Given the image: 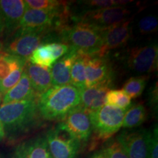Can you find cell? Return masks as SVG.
I'll use <instances>...</instances> for the list:
<instances>
[{
    "label": "cell",
    "mask_w": 158,
    "mask_h": 158,
    "mask_svg": "<svg viewBox=\"0 0 158 158\" xmlns=\"http://www.w3.org/2000/svg\"><path fill=\"white\" fill-rule=\"evenodd\" d=\"M70 133L81 144L87 143L92 134L89 112L78 106L71 110L61 121Z\"/></svg>",
    "instance_id": "cell-10"
},
{
    "label": "cell",
    "mask_w": 158,
    "mask_h": 158,
    "mask_svg": "<svg viewBox=\"0 0 158 158\" xmlns=\"http://www.w3.org/2000/svg\"><path fill=\"white\" fill-rule=\"evenodd\" d=\"M89 158H106V157L102 154L100 150H99V151H97L93 154H92Z\"/></svg>",
    "instance_id": "cell-33"
},
{
    "label": "cell",
    "mask_w": 158,
    "mask_h": 158,
    "mask_svg": "<svg viewBox=\"0 0 158 158\" xmlns=\"http://www.w3.org/2000/svg\"><path fill=\"white\" fill-rule=\"evenodd\" d=\"M81 102V91L73 85L51 86L38 98L40 117L47 121H62Z\"/></svg>",
    "instance_id": "cell-2"
},
{
    "label": "cell",
    "mask_w": 158,
    "mask_h": 158,
    "mask_svg": "<svg viewBox=\"0 0 158 158\" xmlns=\"http://www.w3.org/2000/svg\"><path fill=\"white\" fill-rule=\"evenodd\" d=\"M106 56L94 54L89 56L85 72V87L105 82H112L113 73Z\"/></svg>",
    "instance_id": "cell-12"
},
{
    "label": "cell",
    "mask_w": 158,
    "mask_h": 158,
    "mask_svg": "<svg viewBox=\"0 0 158 158\" xmlns=\"http://www.w3.org/2000/svg\"><path fill=\"white\" fill-rule=\"evenodd\" d=\"M54 32L49 30L18 29L3 45V52L28 60L37 47L54 40Z\"/></svg>",
    "instance_id": "cell-4"
},
{
    "label": "cell",
    "mask_w": 158,
    "mask_h": 158,
    "mask_svg": "<svg viewBox=\"0 0 158 158\" xmlns=\"http://www.w3.org/2000/svg\"><path fill=\"white\" fill-rule=\"evenodd\" d=\"M138 27L141 35L155 33L158 29L157 17L154 15H147L143 16L138 22Z\"/></svg>",
    "instance_id": "cell-27"
},
{
    "label": "cell",
    "mask_w": 158,
    "mask_h": 158,
    "mask_svg": "<svg viewBox=\"0 0 158 158\" xmlns=\"http://www.w3.org/2000/svg\"><path fill=\"white\" fill-rule=\"evenodd\" d=\"M147 118V111L141 103L134 104L126 110L122 127L125 130H132L139 127Z\"/></svg>",
    "instance_id": "cell-19"
},
{
    "label": "cell",
    "mask_w": 158,
    "mask_h": 158,
    "mask_svg": "<svg viewBox=\"0 0 158 158\" xmlns=\"http://www.w3.org/2000/svg\"><path fill=\"white\" fill-rule=\"evenodd\" d=\"M25 67H21L11 73L7 78L0 81V92L2 95H4L6 92H8L11 88H13L22 76Z\"/></svg>",
    "instance_id": "cell-28"
},
{
    "label": "cell",
    "mask_w": 158,
    "mask_h": 158,
    "mask_svg": "<svg viewBox=\"0 0 158 158\" xmlns=\"http://www.w3.org/2000/svg\"><path fill=\"white\" fill-rule=\"evenodd\" d=\"M78 53L79 51L70 47L68 52L53 64L50 68L52 86L70 84L71 68Z\"/></svg>",
    "instance_id": "cell-16"
},
{
    "label": "cell",
    "mask_w": 158,
    "mask_h": 158,
    "mask_svg": "<svg viewBox=\"0 0 158 158\" xmlns=\"http://www.w3.org/2000/svg\"><path fill=\"white\" fill-rule=\"evenodd\" d=\"M130 14V11L124 7L92 9L84 12L78 21L103 29L125 21Z\"/></svg>",
    "instance_id": "cell-9"
},
{
    "label": "cell",
    "mask_w": 158,
    "mask_h": 158,
    "mask_svg": "<svg viewBox=\"0 0 158 158\" xmlns=\"http://www.w3.org/2000/svg\"><path fill=\"white\" fill-rule=\"evenodd\" d=\"M13 158H53L45 135H37L15 147Z\"/></svg>",
    "instance_id": "cell-14"
},
{
    "label": "cell",
    "mask_w": 158,
    "mask_h": 158,
    "mask_svg": "<svg viewBox=\"0 0 158 158\" xmlns=\"http://www.w3.org/2000/svg\"><path fill=\"white\" fill-rule=\"evenodd\" d=\"M130 23L131 21L128 20L108 28L100 29L102 45L98 55L106 56L109 51L119 48L127 44L131 35Z\"/></svg>",
    "instance_id": "cell-11"
},
{
    "label": "cell",
    "mask_w": 158,
    "mask_h": 158,
    "mask_svg": "<svg viewBox=\"0 0 158 158\" xmlns=\"http://www.w3.org/2000/svg\"><path fill=\"white\" fill-rule=\"evenodd\" d=\"M85 5L94 7V9L108 8V7H123L131 1H114V0H91L84 2Z\"/></svg>",
    "instance_id": "cell-29"
},
{
    "label": "cell",
    "mask_w": 158,
    "mask_h": 158,
    "mask_svg": "<svg viewBox=\"0 0 158 158\" xmlns=\"http://www.w3.org/2000/svg\"><path fill=\"white\" fill-rule=\"evenodd\" d=\"M39 97V94L35 92L31 86L28 76L23 70L19 81L4 94L3 98H2V104H7L23 100H35L38 99Z\"/></svg>",
    "instance_id": "cell-17"
},
{
    "label": "cell",
    "mask_w": 158,
    "mask_h": 158,
    "mask_svg": "<svg viewBox=\"0 0 158 158\" xmlns=\"http://www.w3.org/2000/svg\"><path fill=\"white\" fill-rule=\"evenodd\" d=\"M111 86L112 82H105L83 89L79 106L89 112L102 108L106 105V94Z\"/></svg>",
    "instance_id": "cell-15"
},
{
    "label": "cell",
    "mask_w": 158,
    "mask_h": 158,
    "mask_svg": "<svg viewBox=\"0 0 158 158\" xmlns=\"http://www.w3.org/2000/svg\"><path fill=\"white\" fill-rule=\"evenodd\" d=\"M49 48L52 53L53 56L55 60H58L59 58L64 56L68 52L70 46L65 43H62L59 42H51L47 43Z\"/></svg>",
    "instance_id": "cell-31"
},
{
    "label": "cell",
    "mask_w": 158,
    "mask_h": 158,
    "mask_svg": "<svg viewBox=\"0 0 158 158\" xmlns=\"http://www.w3.org/2000/svg\"><path fill=\"white\" fill-rule=\"evenodd\" d=\"M3 43L2 41H0V54L3 52Z\"/></svg>",
    "instance_id": "cell-36"
},
{
    "label": "cell",
    "mask_w": 158,
    "mask_h": 158,
    "mask_svg": "<svg viewBox=\"0 0 158 158\" xmlns=\"http://www.w3.org/2000/svg\"><path fill=\"white\" fill-rule=\"evenodd\" d=\"M106 104L127 110L131 106V98L120 89H110L106 94Z\"/></svg>",
    "instance_id": "cell-25"
},
{
    "label": "cell",
    "mask_w": 158,
    "mask_h": 158,
    "mask_svg": "<svg viewBox=\"0 0 158 158\" xmlns=\"http://www.w3.org/2000/svg\"><path fill=\"white\" fill-rule=\"evenodd\" d=\"M90 56L91 55L79 52L71 68L70 84L80 91L85 88L86 66Z\"/></svg>",
    "instance_id": "cell-20"
},
{
    "label": "cell",
    "mask_w": 158,
    "mask_h": 158,
    "mask_svg": "<svg viewBox=\"0 0 158 158\" xmlns=\"http://www.w3.org/2000/svg\"><path fill=\"white\" fill-rule=\"evenodd\" d=\"M150 130H124L115 139L129 158H149Z\"/></svg>",
    "instance_id": "cell-8"
},
{
    "label": "cell",
    "mask_w": 158,
    "mask_h": 158,
    "mask_svg": "<svg viewBox=\"0 0 158 158\" xmlns=\"http://www.w3.org/2000/svg\"><path fill=\"white\" fill-rule=\"evenodd\" d=\"M45 139L53 158H77L81 144L65 127L62 122L45 133Z\"/></svg>",
    "instance_id": "cell-6"
},
{
    "label": "cell",
    "mask_w": 158,
    "mask_h": 158,
    "mask_svg": "<svg viewBox=\"0 0 158 158\" xmlns=\"http://www.w3.org/2000/svg\"><path fill=\"white\" fill-rule=\"evenodd\" d=\"M149 158H158V133L157 126L150 130V138L149 142Z\"/></svg>",
    "instance_id": "cell-30"
},
{
    "label": "cell",
    "mask_w": 158,
    "mask_h": 158,
    "mask_svg": "<svg viewBox=\"0 0 158 158\" xmlns=\"http://www.w3.org/2000/svg\"><path fill=\"white\" fill-rule=\"evenodd\" d=\"M29 62L45 68H51L56 62L47 43L40 45L28 59Z\"/></svg>",
    "instance_id": "cell-22"
},
{
    "label": "cell",
    "mask_w": 158,
    "mask_h": 158,
    "mask_svg": "<svg viewBox=\"0 0 158 158\" xmlns=\"http://www.w3.org/2000/svg\"><path fill=\"white\" fill-rule=\"evenodd\" d=\"M5 31V24H4V21L1 15H0V36L2 35V33Z\"/></svg>",
    "instance_id": "cell-34"
},
{
    "label": "cell",
    "mask_w": 158,
    "mask_h": 158,
    "mask_svg": "<svg viewBox=\"0 0 158 158\" xmlns=\"http://www.w3.org/2000/svg\"><path fill=\"white\" fill-rule=\"evenodd\" d=\"M148 76H138L130 78L124 83L122 91L130 98H137L141 95L147 86Z\"/></svg>",
    "instance_id": "cell-23"
},
{
    "label": "cell",
    "mask_w": 158,
    "mask_h": 158,
    "mask_svg": "<svg viewBox=\"0 0 158 158\" xmlns=\"http://www.w3.org/2000/svg\"><path fill=\"white\" fill-rule=\"evenodd\" d=\"M27 9L40 10H63L68 8V3L57 0H26Z\"/></svg>",
    "instance_id": "cell-24"
},
{
    "label": "cell",
    "mask_w": 158,
    "mask_h": 158,
    "mask_svg": "<svg viewBox=\"0 0 158 158\" xmlns=\"http://www.w3.org/2000/svg\"><path fill=\"white\" fill-rule=\"evenodd\" d=\"M27 7L22 0H0V15L5 24V32L11 36L19 26Z\"/></svg>",
    "instance_id": "cell-13"
},
{
    "label": "cell",
    "mask_w": 158,
    "mask_h": 158,
    "mask_svg": "<svg viewBox=\"0 0 158 158\" xmlns=\"http://www.w3.org/2000/svg\"><path fill=\"white\" fill-rule=\"evenodd\" d=\"M2 95L1 92H0V102H2Z\"/></svg>",
    "instance_id": "cell-37"
},
{
    "label": "cell",
    "mask_w": 158,
    "mask_h": 158,
    "mask_svg": "<svg viewBox=\"0 0 158 158\" xmlns=\"http://www.w3.org/2000/svg\"><path fill=\"white\" fill-rule=\"evenodd\" d=\"M100 151L106 158H129L120 144L114 138L105 142Z\"/></svg>",
    "instance_id": "cell-26"
},
{
    "label": "cell",
    "mask_w": 158,
    "mask_h": 158,
    "mask_svg": "<svg viewBox=\"0 0 158 158\" xmlns=\"http://www.w3.org/2000/svg\"><path fill=\"white\" fill-rule=\"evenodd\" d=\"M38 99L2 104L0 122L10 138L27 133L39 123Z\"/></svg>",
    "instance_id": "cell-1"
},
{
    "label": "cell",
    "mask_w": 158,
    "mask_h": 158,
    "mask_svg": "<svg viewBox=\"0 0 158 158\" xmlns=\"http://www.w3.org/2000/svg\"><path fill=\"white\" fill-rule=\"evenodd\" d=\"M59 34L62 41L79 52L94 55L98 54L102 48L100 29L83 21L66 26Z\"/></svg>",
    "instance_id": "cell-3"
},
{
    "label": "cell",
    "mask_w": 158,
    "mask_h": 158,
    "mask_svg": "<svg viewBox=\"0 0 158 158\" xmlns=\"http://www.w3.org/2000/svg\"><path fill=\"white\" fill-rule=\"evenodd\" d=\"M125 112L126 110L107 104L94 111L89 112L92 133L97 139L106 142L111 138L122 127Z\"/></svg>",
    "instance_id": "cell-5"
},
{
    "label": "cell",
    "mask_w": 158,
    "mask_h": 158,
    "mask_svg": "<svg viewBox=\"0 0 158 158\" xmlns=\"http://www.w3.org/2000/svg\"><path fill=\"white\" fill-rule=\"evenodd\" d=\"M24 71L29 77L31 86L39 95L45 93L52 86L50 68L40 67L27 61Z\"/></svg>",
    "instance_id": "cell-18"
},
{
    "label": "cell",
    "mask_w": 158,
    "mask_h": 158,
    "mask_svg": "<svg viewBox=\"0 0 158 158\" xmlns=\"http://www.w3.org/2000/svg\"><path fill=\"white\" fill-rule=\"evenodd\" d=\"M149 103L154 110H157V84L151 89L149 94Z\"/></svg>",
    "instance_id": "cell-32"
},
{
    "label": "cell",
    "mask_w": 158,
    "mask_h": 158,
    "mask_svg": "<svg viewBox=\"0 0 158 158\" xmlns=\"http://www.w3.org/2000/svg\"><path fill=\"white\" fill-rule=\"evenodd\" d=\"M5 136V130H4V127L2 124L1 122H0V141L2 140L4 137Z\"/></svg>",
    "instance_id": "cell-35"
},
{
    "label": "cell",
    "mask_w": 158,
    "mask_h": 158,
    "mask_svg": "<svg viewBox=\"0 0 158 158\" xmlns=\"http://www.w3.org/2000/svg\"><path fill=\"white\" fill-rule=\"evenodd\" d=\"M27 59L2 52L0 54V81L7 78L13 71L25 67Z\"/></svg>",
    "instance_id": "cell-21"
},
{
    "label": "cell",
    "mask_w": 158,
    "mask_h": 158,
    "mask_svg": "<svg viewBox=\"0 0 158 158\" xmlns=\"http://www.w3.org/2000/svg\"><path fill=\"white\" fill-rule=\"evenodd\" d=\"M126 63L130 70L137 73L155 72L157 70L158 64L157 43L133 48L128 53Z\"/></svg>",
    "instance_id": "cell-7"
}]
</instances>
